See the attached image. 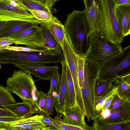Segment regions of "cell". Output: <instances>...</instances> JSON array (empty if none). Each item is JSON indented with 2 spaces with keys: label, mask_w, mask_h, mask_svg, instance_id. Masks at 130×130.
Here are the masks:
<instances>
[{
  "label": "cell",
  "mask_w": 130,
  "mask_h": 130,
  "mask_svg": "<svg viewBox=\"0 0 130 130\" xmlns=\"http://www.w3.org/2000/svg\"><path fill=\"white\" fill-rule=\"evenodd\" d=\"M14 43V40L9 38H0V52L6 49L9 46Z\"/></svg>",
  "instance_id": "obj_38"
},
{
  "label": "cell",
  "mask_w": 130,
  "mask_h": 130,
  "mask_svg": "<svg viewBox=\"0 0 130 130\" xmlns=\"http://www.w3.org/2000/svg\"><path fill=\"white\" fill-rule=\"evenodd\" d=\"M42 120L49 130H57L54 124L53 118H51L50 116H42Z\"/></svg>",
  "instance_id": "obj_37"
},
{
  "label": "cell",
  "mask_w": 130,
  "mask_h": 130,
  "mask_svg": "<svg viewBox=\"0 0 130 130\" xmlns=\"http://www.w3.org/2000/svg\"><path fill=\"white\" fill-rule=\"evenodd\" d=\"M76 102L77 101L73 80L69 69L67 65L65 106H73Z\"/></svg>",
  "instance_id": "obj_22"
},
{
  "label": "cell",
  "mask_w": 130,
  "mask_h": 130,
  "mask_svg": "<svg viewBox=\"0 0 130 130\" xmlns=\"http://www.w3.org/2000/svg\"><path fill=\"white\" fill-rule=\"evenodd\" d=\"M14 41V43L16 45H23L26 47L38 50H47L44 47L43 37L42 29L38 33Z\"/></svg>",
  "instance_id": "obj_18"
},
{
  "label": "cell",
  "mask_w": 130,
  "mask_h": 130,
  "mask_svg": "<svg viewBox=\"0 0 130 130\" xmlns=\"http://www.w3.org/2000/svg\"><path fill=\"white\" fill-rule=\"evenodd\" d=\"M111 111L110 116L106 119L118 122L130 121V101L111 110Z\"/></svg>",
  "instance_id": "obj_19"
},
{
  "label": "cell",
  "mask_w": 130,
  "mask_h": 130,
  "mask_svg": "<svg viewBox=\"0 0 130 130\" xmlns=\"http://www.w3.org/2000/svg\"><path fill=\"white\" fill-rule=\"evenodd\" d=\"M64 26L66 36L74 52L84 55L89 47L90 31L85 10H74L67 15Z\"/></svg>",
  "instance_id": "obj_1"
},
{
  "label": "cell",
  "mask_w": 130,
  "mask_h": 130,
  "mask_svg": "<svg viewBox=\"0 0 130 130\" xmlns=\"http://www.w3.org/2000/svg\"><path fill=\"white\" fill-rule=\"evenodd\" d=\"M6 82V88L9 91L17 95L23 101H30L35 104L37 89L30 74L21 70L14 71Z\"/></svg>",
  "instance_id": "obj_5"
},
{
  "label": "cell",
  "mask_w": 130,
  "mask_h": 130,
  "mask_svg": "<svg viewBox=\"0 0 130 130\" xmlns=\"http://www.w3.org/2000/svg\"><path fill=\"white\" fill-rule=\"evenodd\" d=\"M114 81L112 79H102L99 77L96 83L95 88V103L111 88Z\"/></svg>",
  "instance_id": "obj_23"
},
{
  "label": "cell",
  "mask_w": 130,
  "mask_h": 130,
  "mask_svg": "<svg viewBox=\"0 0 130 130\" xmlns=\"http://www.w3.org/2000/svg\"><path fill=\"white\" fill-rule=\"evenodd\" d=\"M1 106L12 112L19 119L29 117L39 112L35 104L30 101Z\"/></svg>",
  "instance_id": "obj_13"
},
{
  "label": "cell",
  "mask_w": 130,
  "mask_h": 130,
  "mask_svg": "<svg viewBox=\"0 0 130 130\" xmlns=\"http://www.w3.org/2000/svg\"><path fill=\"white\" fill-rule=\"evenodd\" d=\"M100 69L96 65L85 60L84 65V88L81 89L88 121L90 122L98 116L95 111V90Z\"/></svg>",
  "instance_id": "obj_4"
},
{
  "label": "cell",
  "mask_w": 130,
  "mask_h": 130,
  "mask_svg": "<svg viewBox=\"0 0 130 130\" xmlns=\"http://www.w3.org/2000/svg\"><path fill=\"white\" fill-rule=\"evenodd\" d=\"M89 39V47L84 55L85 59L96 65L100 70L108 61L122 52L121 44L107 40L99 31L92 33Z\"/></svg>",
  "instance_id": "obj_2"
},
{
  "label": "cell",
  "mask_w": 130,
  "mask_h": 130,
  "mask_svg": "<svg viewBox=\"0 0 130 130\" xmlns=\"http://www.w3.org/2000/svg\"><path fill=\"white\" fill-rule=\"evenodd\" d=\"M28 11L34 15L36 19L43 22L59 21L57 18L53 15L52 12L35 10H29Z\"/></svg>",
  "instance_id": "obj_27"
},
{
  "label": "cell",
  "mask_w": 130,
  "mask_h": 130,
  "mask_svg": "<svg viewBox=\"0 0 130 130\" xmlns=\"http://www.w3.org/2000/svg\"><path fill=\"white\" fill-rule=\"evenodd\" d=\"M45 23L50 32L62 49L66 36L64 25L59 21Z\"/></svg>",
  "instance_id": "obj_20"
},
{
  "label": "cell",
  "mask_w": 130,
  "mask_h": 130,
  "mask_svg": "<svg viewBox=\"0 0 130 130\" xmlns=\"http://www.w3.org/2000/svg\"><path fill=\"white\" fill-rule=\"evenodd\" d=\"M7 21H0V32L5 26Z\"/></svg>",
  "instance_id": "obj_46"
},
{
  "label": "cell",
  "mask_w": 130,
  "mask_h": 130,
  "mask_svg": "<svg viewBox=\"0 0 130 130\" xmlns=\"http://www.w3.org/2000/svg\"><path fill=\"white\" fill-rule=\"evenodd\" d=\"M17 0L28 11L29 10H35L52 12L48 7L35 0Z\"/></svg>",
  "instance_id": "obj_25"
},
{
  "label": "cell",
  "mask_w": 130,
  "mask_h": 130,
  "mask_svg": "<svg viewBox=\"0 0 130 130\" xmlns=\"http://www.w3.org/2000/svg\"><path fill=\"white\" fill-rule=\"evenodd\" d=\"M16 103L10 91L6 87L0 85V105H6Z\"/></svg>",
  "instance_id": "obj_28"
},
{
  "label": "cell",
  "mask_w": 130,
  "mask_h": 130,
  "mask_svg": "<svg viewBox=\"0 0 130 130\" xmlns=\"http://www.w3.org/2000/svg\"><path fill=\"white\" fill-rule=\"evenodd\" d=\"M118 93V88L113 85L111 88L102 97L100 98L95 103V111L98 116L101 113L106 100L111 95H115Z\"/></svg>",
  "instance_id": "obj_26"
},
{
  "label": "cell",
  "mask_w": 130,
  "mask_h": 130,
  "mask_svg": "<svg viewBox=\"0 0 130 130\" xmlns=\"http://www.w3.org/2000/svg\"><path fill=\"white\" fill-rule=\"evenodd\" d=\"M90 28V35L99 31L100 20L99 0H83Z\"/></svg>",
  "instance_id": "obj_12"
},
{
  "label": "cell",
  "mask_w": 130,
  "mask_h": 130,
  "mask_svg": "<svg viewBox=\"0 0 130 130\" xmlns=\"http://www.w3.org/2000/svg\"><path fill=\"white\" fill-rule=\"evenodd\" d=\"M0 68H1V65H0Z\"/></svg>",
  "instance_id": "obj_47"
},
{
  "label": "cell",
  "mask_w": 130,
  "mask_h": 130,
  "mask_svg": "<svg viewBox=\"0 0 130 130\" xmlns=\"http://www.w3.org/2000/svg\"><path fill=\"white\" fill-rule=\"evenodd\" d=\"M130 101V98L117 93L113 97L108 109L112 110L121 105L125 102Z\"/></svg>",
  "instance_id": "obj_34"
},
{
  "label": "cell",
  "mask_w": 130,
  "mask_h": 130,
  "mask_svg": "<svg viewBox=\"0 0 130 130\" xmlns=\"http://www.w3.org/2000/svg\"><path fill=\"white\" fill-rule=\"evenodd\" d=\"M39 24L27 21L13 20L7 21L0 32V38H9L28 28Z\"/></svg>",
  "instance_id": "obj_16"
},
{
  "label": "cell",
  "mask_w": 130,
  "mask_h": 130,
  "mask_svg": "<svg viewBox=\"0 0 130 130\" xmlns=\"http://www.w3.org/2000/svg\"><path fill=\"white\" fill-rule=\"evenodd\" d=\"M78 64V76L81 89L84 88V65L85 59L84 55L76 54Z\"/></svg>",
  "instance_id": "obj_32"
},
{
  "label": "cell",
  "mask_w": 130,
  "mask_h": 130,
  "mask_svg": "<svg viewBox=\"0 0 130 130\" xmlns=\"http://www.w3.org/2000/svg\"><path fill=\"white\" fill-rule=\"evenodd\" d=\"M115 95H111L107 99L104 105L103 109H105L108 108Z\"/></svg>",
  "instance_id": "obj_43"
},
{
  "label": "cell",
  "mask_w": 130,
  "mask_h": 130,
  "mask_svg": "<svg viewBox=\"0 0 130 130\" xmlns=\"http://www.w3.org/2000/svg\"><path fill=\"white\" fill-rule=\"evenodd\" d=\"M130 73V45L123 48L122 52L108 61L101 69L99 77L114 81Z\"/></svg>",
  "instance_id": "obj_6"
},
{
  "label": "cell",
  "mask_w": 130,
  "mask_h": 130,
  "mask_svg": "<svg viewBox=\"0 0 130 130\" xmlns=\"http://www.w3.org/2000/svg\"><path fill=\"white\" fill-rule=\"evenodd\" d=\"M61 75L57 72L50 79V87L54 93V95L57 94L59 90L61 83Z\"/></svg>",
  "instance_id": "obj_35"
},
{
  "label": "cell",
  "mask_w": 130,
  "mask_h": 130,
  "mask_svg": "<svg viewBox=\"0 0 130 130\" xmlns=\"http://www.w3.org/2000/svg\"><path fill=\"white\" fill-rule=\"evenodd\" d=\"M21 70L34 75L40 79L49 80L51 77L58 71L56 66H48L44 63L25 62L15 65Z\"/></svg>",
  "instance_id": "obj_8"
},
{
  "label": "cell",
  "mask_w": 130,
  "mask_h": 130,
  "mask_svg": "<svg viewBox=\"0 0 130 130\" xmlns=\"http://www.w3.org/2000/svg\"><path fill=\"white\" fill-rule=\"evenodd\" d=\"M62 114V120L66 123L84 127L87 130H94L92 126H89L86 122L85 116L77 102L73 106H66Z\"/></svg>",
  "instance_id": "obj_10"
},
{
  "label": "cell",
  "mask_w": 130,
  "mask_h": 130,
  "mask_svg": "<svg viewBox=\"0 0 130 130\" xmlns=\"http://www.w3.org/2000/svg\"><path fill=\"white\" fill-rule=\"evenodd\" d=\"M64 58L70 72L73 80L75 93H79V86L78 76V64L76 53L72 47L66 36L63 47L62 49Z\"/></svg>",
  "instance_id": "obj_9"
},
{
  "label": "cell",
  "mask_w": 130,
  "mask_h": 130,
  "mask_svg": "<svg viewBox=\"0 0 130 130\" xmlns=\"http://www.w3.org/2000/svg\"><path fill=\"white\" fill-rule=\"evenodd\" d=\"M42 3L48 7L52 12V7L57 1L60 0H35Z\"/></svg>",
  "instance_id": "obj_39"
},
{
  "label": "cell",
  "mask_w": 130,
  "mask_h": 130,
  "mask_svg": "<svg viewBox=\"0 0 130 130\" xmlns=\"http://www.w3.org/2000/svg\"><path fill=\"white\" fill-rule=\"evenodd\" d=\"M92 125L94 130H130V121L116 122L97 118Z\"/></svg>",
  "instance_id": "obj_17"
},
{
  "label": "cell",
  "mask_w": 130,
  "mask_h": 130,
  "mask_svg": "<svg viewBox=\"0 0 130 130\" xmlns=\"http://www.w3.org/2000/svg\"><path fill=\"white\" fill-rule=\"evenodd\" d=\"M62 115V113H59L53 118L54 124L57 130H87L84 127L69 124L64 122L61 118Z\"/></svg>",
  "instance_id": "obj_24"
},
{
  "label": "cell",
  "mask_w": 130,
  "mask_h": 130,
  "mask_svg": "<svg viewBox=\"0 0 130 130\" xmlns=\"http://www.w3.org/2000/svg\"><path fill=\"white\" fill-rule=\"evenodd\" d=\"M47 98L44 111L39 113L43 116H50L54 113L55 96L54 92L51 87L47 93Z\"/></svg>",
  "instance_id": "obj_29"
},
{
  "label": "cell",
  "mask_w": 130,
  "mask_h": 130,
  "mask_svg": "<svg viewBox=\"0 0 130 130\" xmlns=\"http://www.w3.org/2000/svg\"><path fill=\"white\" fill-rule=\"evenodd\" d=\"M47 93L42 91H36L35 94V104L39 111V113L44 110L47 98Z\"/></svg>",
  "instance_id": "obj_33"
},
{
  "label": "cell",
  "mask_w": 130,
  "mask_h": 130,
  "mask_svg": "<svg viewBox=\"0 0 130 130\" xmlns=\"http://www.w3.org/2000/svg\"><path fill=\"white\" fill-rule=\"evenodd\" d=\"M62 67L61 85L58 93L54 95V108L57 112L62 113L65 107L66 63L64 58L60 62Z\"/></svg>",
  "instance_id": "obj_15"
},
{
  "label": "cell",
  "mask_w": 130,
  "mask_h": 130,
  "mask_svg": "<svg viewBox=\"0 0 130 130\" xmlns=\"http://www.w3.org/2000/svg\"><path fill=\"white\" fill-rule=\"evenodd\" d=\"M117 5H121L130 3V0H115Z\"/></svg>",
  "instance_id": "obj_45"
},
{
  "label": "cell",
  "mask_w": 130,
  "mask_h": 130,
  "mask_svg": "<svg viewBox=\"0 0 130 130\" xmlns=\"http://www.w3.org/2000/svg\"><path fill=\"white\" fill-rule=\"evenodd\" d=\"M111 115L110 110L108 109H103L101 113L98 116L97 118L103 119H106L108 118Z\"/></svg>",
  "instance_id": "obj_41"
},
{
  "label": "cell",
  "mask_w": 130,
  "mask_h": 130,
  "mask_svg": "<svg viewBox=\"0 0 130 130\" xmlns=\"http://www.w3.org/2000/svg\"><path fill=\"white\" fill-rule=\"evenodd\" d=\"M6 49L19 51H43L47 50H39L27 47L9 46Z\"/></svg>",
  "instance_id": "obj_36"
},
{
  "label": "cell",
  "mask_w": 130,
  "mask_h": 130,
  "mask_svg": "<svg viewBox=\"0 0 130 130\" xmlns=\"http://www.w3.org/2000/svg\"><path fill=\"white\" fill-rule=\"evenodd\" d=\"M42 117L37 114L6 123L9 125L11 130H49L42 120Z\"/></svg>",
  "instance_id": "obj_11"
},
{
  "label": "cell",
  "mask_w": 130,
  "mask_h": 130,
  "mask_svg": "<svg viewBox=\"0 0 130 130\" xmlns=\"http://www.w3.org/2000/svg\"><path fill=\"white\" fill-rule=\"evenodd\" d=\"M100 20L99 32L106 40L121 44L125 37L116 19L114 11L115 0H99Z\"/></svg>",
  "instance_id": "obj_3"
},
{
  "label": "cell",
  "mask_w": 130,
  "mask_h": 130,
  "mask_svg": "<svg viewBox=\"0 0 130 130\" xmlns=\"http://www.w3.org/2000/svg\"><path fill=\"white\" fill-rule=\"evenodd\" d=\"M40 24L43 34L45 48L57 52H62L61 46L50 32L45 22H43Z\"/></svg>",
  "instance_id": "obj_21"
},
{
  "label": "cell",
  "mask_w": 130,
  "mask_h": 130,
  "mask_svg": "<svg viewBox=\"0 0 130 130\" xmlns=\"http://www.w3.org/2000/svg\"><path fill=\"white\" fill-rule=\"evenodd\" d=\"M17 20L39 24L44 22L38 20L17 0H0V21Z\"/></svg>",
  "instance_id": "obj_7"
},
{
  "label": "cell",
  "mask_w": 130,
  "mask_h": 130,
  "mask_svg": "<svg viewBox=\"0 0 130 130\" xmlns=\"http://www.w3.org/2000/svg\"><path fill=\"white\" fill-rule=\"evenodd\" d=\"M0 117H17L15 114L9 110L4 108H3L0 107Z\"/></svg>",
  "instance_id": "obj_40"
},
{
  "label": "cell",
  "mask_w": 130,
  "mask_h": 130,
  "mask_svg": "<svg viewBox=\"0 0 130 130\" xmlns=\"http://www.w3.org/2000/svg\"><path fill=\"white\" fill-rule=\"evenodd\" d=\"M41 30L40 26H36L25 30L9 38L13 40L21 39L38 33Z\"/></svg>",
  "instance_id": "obj_31"
},
{
  "label": "cell",
  "mask_w": 130,
  "mask_h": 130,
  "mask_svg": "<svg viewBox=\"0 0 130 130\" xmlns=\"http://www.w3.org/2000/svg\"><path fill=\"white\" fill-rule=\"evenodd\" d=\"M113 85L118 88V93L130 98V84L126 82L122 76L113 82Z\"/></svg>",
  "instance_id": "obj_30"
},
{
  "label": "cell",
  "mask_w": 130,
  "mask_h": 130,
  "mask_svg": "<svg viewBox=\"0 0 130 130\" xmlns=\"http://www.w3.org/2000/svg\"><path fill=\"white\" fill-rule=\"evenodd\" d=\"M19 119L17 117H0V122L7 123L14 121Z\"/></svg>",
  "instance_id": "obj_42"
},
{
  "label": "cell",
  "mask_w": 130,
  "mask_h": 130,
  "mask_svg": "<svg viewBox=\"0 0 130 130\" xmlns=\"http://www.w3.org/2000/svg\"><path fill=\"white\" fill-rule=\"evenodd\" d=\"M114 13L122 34L125 37L130 34V3L116 5Z\"/></svg>",
  "instance_id": "obj_14"
},
{
  "label": "cell",
  "mask_w": 130,
  "mask_h": 130,
  "mask_svg": "<svg viewBox=\"0 0 130 130\" xmlns=\"http://www.w3.org/2000/svg\"><path fill=\"white\" fill-rule=\"evenodd\" d=\"M0 130H11L9 124L0 122Z\"/></svg>",
  "instance_id": "obj_44"
}]
</instances>
